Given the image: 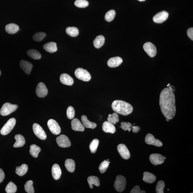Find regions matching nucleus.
<instances>
[{
    "instance_id": "obj_46",
    "label": "nucleus",
    "mask_w": 193,
    "mask_h": 193,
    "mask_svg": "<svg viewBox=\"0 0 193 193\" xmlns=\"http://www.w3.org/2000/svg\"><path fill=\"white\" fill-rule=\"evenodd\" d=\"M187 34L191 40H193V28L192 27L188 29L187 31Z\"/></svg>"
},
{
    "instance_id": "obj_38",
    "label": "nucleus",
    "mask_w": 193,
    "mask_h": 193,
    "mask_svg": "<svg viewBox=\"0 0 193 193\" xmlns=\"http://www.w3.org/2000/svg\"><path fill=\"white\" fill-rule=\"evenodd\" d=\"M33 182L32 180H29L26 182L24 185V189L28 193H34V190L33 188Z\"/></svg>"
},
{
    "instance_id": "obj_19",
    "label": "nucleus",
    "mask_w": 193,
    "mask_h": 193,
    "mask_svg": "<svg viewBox=\"0 0 193 193\" xmlns=\"http://www.w3.org/2000/svg\"><path fill=\"white\" fill-rule=\"evenodd\" d=\"M123 62L122 59L119 57H112L108 61L107 65L109 67L111 68L118 67Z\"/></svg>"
},
{
    "instance_id": "obj_3",
    "label": "nucleus",
    "mask_w": 193,
    "mask_h": 193,
    "mask_svg": "<svg viewBox=\"0 0 193 193\" xmlns=\"http://www.w3.org/2000/svg\"><path fill=\"white\" fill-rule=\"evenodd\" d=\"M126 180L125 177L121 175L117 176L116 180L114 183L115 189L119 192H122L126 188Z\"/></svg>"
},
{
    "instance_id": "obj_48",
    "label": "nucleus",
    "mask_w": 193,
    "mask_h": 193,
    "mask_svg": "<svg viewBox=\"0 0 193 193\" xmlns=\"http://www.w3.org/2000/svg\"><path fill=\"white\" fill-rule=\"evenodd\" d=\"M169 88L170 89L172 90V91H175V88L174 87V86H169Z\"/></svg>"
},
{
    "instance_id": "obj_42",
    "label": "nucleus",
    "mask_w": 193,
    "mask_h": 193,
    "mask_svg": "<svg viewBox=\"0 0 193 193\" xmlns=\"http://www.w3.org/2000/svg\"><path fill=\"white\" fill-rule=\"evenodd\" d=\"M110 163V161H107L105 160H104V162H102L100 164L99 167V170L100 173L103 174L106 171L109 167Z\"/></svg>"
},
{
    "instance_id": "obj_39",
    "label": "nucleus",
    "mask_w": 193,
    "mask_h": 193,
    "mask_svg": "<svg viewBox=\"0 0 193 193\" xmlns=\"http://www.w3.org/2000/svg\"><path fill=\"white\" fill-rule=\"evenodd\" d=\"M116 12L114 10H111L106 13L105 19L107 21L110 22L112 21L115 17Z\"/></svg>"
},
{
    "instance_id": "obj_22",
    "label": "nucleus",
    "mask_w": 193,
    "mask_h": 193,
    "mask_svg": "<svg viewBox=\"0 0 193 193\" xmlns=\"http://www.w3.org/2000/svg\"><path fill=\"white\" fill-rule=\"evenodd\" d=\"M52 173L53 177L54 180H58L60 178L61 174V171L58 164H54L53 166Z\"/></svg>"
},
{
    "instance_id": "obj_51",
    "label": "nucleus",
    "mask_w": 193,
    "mask_h": 193,
    "mask_svg": "<svg viewBox=\"0 0 193 193\" xmlns=\"http://www.w3.org/2000/svg\"><path fill=\"white\" fill-rule=\"evenodd\" d=\"M1 71H0V75H1Z\"/></svg>"
},
{
    "instance_id": "obj_12",
    "label": "nucleus",
    "mask_w": 193,
    "mask_h": 193,
    "mask_svg": "<svg viewBox=\"0 0 193 193\" xmlns=\"http://www.w3.org/2000/svg\"><path fill=\"white\" fill-rule=\"evenodd\" d=\"M146 143L149 145H153L154 146L160 147L163 145V143L159 139H155L153 135L150 133H149L146 136L145 139Z\"/></svg>"
},
{
    "instance_id": "obj_43",
    "label": "nucleus",
    "mask_w": 193,
    "mask_h": 193,
    "mask_svg": "<svg viewBox=\"0 0 193 193\" xmlns=\"http://www.w3.org/2000/svg\"><path fill=\"white\" fill-rule=\"evenodd\" d=\"M75 5L78 7L84 8L89 5V3L87 0H76L75 2Z\"/></svg>"
},
{
    "instance_id": "obj_24",
    "label": "nucleus",
    "mask_w": 193,
    "mask_h": 193,
    "mask_svg": "<svg viewBox=\"0 0 193 193\" xmlns=\"http://www.w3.org/2000/svg\"><path fill=\"white\" fill-rule=\"evenodd\" d=\"M44 50L47 52L53 53L56 52L57 51L56 43L54 42H50L44 44Z\"/></svg>"
},
{
    "instance_id": "obj_44",
    "label": "nucleus",
    "mask_w": 193,
    "mask_h": 193,
    "mask_svg": "<svg viewBox=\"0 0 193 193\" xmlns=\"http://www.w3.org/2000/svg\"><path fill=\"white\" fill-rule=\"evenodd\" d=\"M75 110L73 107L69 106L68 108L67 111V115L68 118L72 119L75 116Z\"/></svg>"
},
{
    "instance_id": "obj_27",
    "label": "nucleus",
    "mask_w": 193,
    "mask_h": 193,
    "mask_svg": "<svg viewBox=\"0 0 193 193\" xmlns=\"http://www.w3.org/2000/svg\"><path fill=\"white\" fill-rule=\"evenodd\" d=\"M81 120L83 126L86 128L94 129L96 127V123L90 121L88 120L87 117L85 115L82 116Z\"/></svg>"
},
{
    "instance_id": "obj_25",
    "label": "nucleus",
    "mask_w": 193,
    "mask_h": 193,
    "mask_svg": "<svg viewBox=\"0 0 193 193\" xmlns=\"http://www.w3.org/2000/svg\"><path fill=\"white\" fill-rule=\"evenodd\" d=\"M16 142L13 145L15 148L22 147L24 146L26 143L25 139L22 135L20 134L16 135L15 136Z\"/></svg>"
},
{
    "instance_id": "obj_2",
    "label": "nucleus",
    "mask_w": 193,
    "mask_h": 193,
    "mask_svg": "<svg viewBox=\"0 0 193 193\" xmlns=\"http://www.w3.org/2000/svg\"><path fill=\"white\" fill-rule=\"evenodd\" d=\"M112 107L115 112L127 116L132 113L133 108L130 104L121 100H115L112 103Z\"/></svg>"
},
{
    "instance_id": "obj_33",
    "label": "nucleus",
    "mask_w": 193,
    "mask_h": 193,
    "mask_svg": "<svg viewBox=\"0 0 193 193\" xmlns=\"http://www.w3.org/2000/svg\"><path fill=\"white\" fill-rule=\"evenodd\" d=\"M28 55L33 59L38 60L41 58V55L37 51L34 49H32L28 51Z\"/></svg>"
},
{
    "instance_id": "obj_16",
    "label": "nucleus",
    "mask_w": 193,
    "mask_h": 193,
    "mask_svg": "<svg viewBox=\"0 0 193 193\" xmlns=\"http://www.w3.org/2000/svg\"><path fill=\"white\" fill-rule=\"evenodd\" d=\"M121 126H120L123 130L125 131L128 130L130 132L132 130L133 133H138L141 130L140 127L137 126H132V125L130 122H122L121 123Z\"/></svg>"
},
{
    "instance_id": "obj_15",
    "label": "nucleus",
    "mask_w": 193,
    "mask_h": 193,
    "mask_svg": "<svg viewBox=\"0 0 193 193\" xmlns=\"http://www.w3.org/2000/svg\"><path fill=\"white\" fill-rule=\"evenodd\" d=\"M169 14L167 12L163 11L159 12L154 16L153 21L157 23H162L167 19Z\"/></svg>"
},
{
    "instance_id": "obj_45",
    "label": "nucleus",
    "mask_w": 193,
    "mask_h": 193,
    "mask_svg": "<svg viewBox=\"0 0 193 193\" xmlns=\"http://www.w3.org/2000/svg\"><path fill=\"white\" fill-rule=\"evenodd\" d=\"M131 193H145L144 190H141V189L139 186H136L132 188L130 192Z\"/></svg>"
},
{
    "instance_id": "obj_17",
    "label": "nucleus",
    "mask_w": 193,
    "mask_h": 193,
    "mask_svg": "<svg viewBox=\"0 0 193 193\" xmlns=\"http://www.w3.org/2000/svg\"><path fill=\"white\" fill-rule=\"evenodd\" d=\"M19 65L21 68L24 72L30 75L33 68L32 64L29 61L22 60L20 61Z\"/></svg>"
},
{
    "instance_id": "obj_49",
    "label": "nucleus",
    "mask_w": 193,
    "mask_h": 193,
    "mask_svg": "<svg viewBox=\"0 0 193 193\" xmlns=\"http://www.w3.org/2000/svg\"><path fill=\"white\" fill-rule=\"evenodd\" d=\"M138 1L140 2H143L146 1V0H138Z\"/></svg>"
},
{
    "instance_id": "obj_5",
    "label": "nucleus",
    "mask_w": 193,
    "mask_h": 193,
    "mask_svg": "<svg viewBox=\"0 0 193 193\" xmlns=\"http://www.w3.org/2000/svg\"><path fill=\"white\" fill-rule=\"evenodd\" d=\"M75 74L78 79L83 81H89L91 79V75L89 72L81 68L76 69Z\"/></svg>"
},
{
    "instance_id": "obj_37",
    "label": "nucleus",
    "mask_w": 193,
    "mask_h": 193,
    "mask_svg": "<svg viewBox=\"0 0 193 193\" xmlns=\"http://www.w3.org/2000/svg\"><path fill=\"white\" fill-rule=\"evenodd\" d=\"M99 144V141L97 139H93L90 143L89 149L92 153H96Z\"/></svg>"
},
{
    "instance_id": "obj_34",
    "label": "nucleus",
    "mask_w": 193,
    "mask_h": 193,
    "mask_svg": "<svg viewBox=\"0 0 193 193\" xmlns=\"http://www.w3.org/2000/svg\"><path fill=\"white\" fill-rule=\"evenodd\" d=\"M67 33L69 36L75 37L78 36L79 32L78 29L75 27H68L66 30Z\"/></svg>"
},
{
    "instance_id": "obj_21",
    "label": "nucleus",
    "mask_w": 193,
    "mask_h": 193,
    "mask_svg": "<svg viewBox=\"0 0 193 193\" xmlns=\"http://www.w3.org/2000/svg\"><path fill=\"white\" fill-rule=\"evenodd\" d=\"M102 129L104 132L113 134L116 132V128L114 124L108 121H105L102 125Z\"/></svg>"
},
{
    "instance_id": "obj_36",
    "label": "nucleus",
    "mask_w": 193,
    "mask_h": 193,
    "mask_svg": "<svg viewBox=\"0 0 193 193\" xmlns=\"http://www.w3.org/2000/svg\"><path fill=\"white\" fill-rule=\"evenodd\" d=\"M107 120L108 121L113 124L115 125L119 121V116L116 113H114L112 114H109Z\"/></svg>"
},
{
    "instance_id": "obj_29",
    "label": "nucleus",
    "mask_w": 193,
    "mask_h": 193,
    "mask_svg": "<svg viewBox=\"0 0 193 193\" xmlns=\"http://www.w3.org/2000/svg\"><path fill=\"white\" fill-rule=\"evenodd\" d=\"M87 181L91 189L93 188V184L97 187L100 185V180L97 177L90 176L88 178Z\"/></svg>"
},
{
    "instance_id": "obj_41",
    "label": "nucleus",
    "mask_w": 193,
    "mask_h": 193,
    "mask_svg": "<svg viewBox=\"0 0 193 193\" xmlns=\"http://www.w3.org/2000/svg\"><path fill=\"white\" fill-rule=\"evenodd\" d=\"M165 187V183L163 181H160L156 186V191L157 193H163V189Z\"/></svg>"
},
{
    "instance_id": "obj_20",
    "label": "nucleus",
    "mask_w": 193,
    "mask_h": 193,
    "mask_svg": "<svg viewBox=\"0 0 193 193\" xmlns=\"http://www.w3.org/2000/svg\"><path fill=\"white\" fill-rule=\"evenodd\" d=\"M60 81L61 83L67 86H72L74 83L73 78L66 73H63L60 76Z\"/></svg>"
},
{
    "instance_id": "obj_10",
    "label": "nucleus",
    "mask_w": 193,
    "mask_h": 193,
    "mask_svg": "<svg viewBox=\"0 0 193 193\" xmlns=\"http://www.w3.org/2000/svg\"><path fill=\"white\" fill-rule=\"evenodd\" d=\"M33 129L35 135L38 138L42 140H45L46 139V133L40 125L36 123L34 124L33 126Z\"/></svg>"
},
{
    "instance_id": "obj_1",
    "label": "nucleus",
    "mask_w": 193,
    "mask_h": 193,
    "mask_svg": "<svg viewBox=\"0 0 193 193\" xmlns=\"http://www.w3.org/2000/svg\"><path fill=\"white\" fill-rule=\"evenodd\" d=\"M160 106L162 113L166 118L170 120L174 118L176 112L175 96L169 88H164L160 94Z\"/></svg>"
},
{
    "instance_id": "obj_31",
    "label": "nucleus",
    "mask_w": 193,
    "mask_h": 193,
    "mask_svg": "<svg viewBox=\"0 0 193 193\" xmlns=\"http://www.w3.org/2000/svg\"><path fill=\"white\" fill-rule=\"evenodd\" d=\"M28 170V166L25 164L20 166V167H16V173L18 175L22 176L25 175L27 172Z\"/></svg>"
},
{
    "instance_id": "obj_11",
    "label": "nucleus",
    "mask_w": 193,
    "mask_h": 193,
    "mask_svg": "<svg viewBox=\"0 0 193 193\" xmlns=\"http://www.w3.org/2000/svg\"><path fill=\"white\" fill-rule=\"evenodd\" d=\"M56 141L59 146L62 148L69 147L71 145V141L68 137L64 135L57 137Z\"/></svg>"
},
{
    "instance_id": "obj_23",
    "label": "nucleus",
    "mask_w": 193,
    "mask_h": 193,
    "mask_svg": "<svg viewBox=\"0 0 193 193\" xmlns=\"http://www.w3.org/2000/svg\"><path fill=\"white\" fill-rule=\"evenodd\" d=\"M156 179V176L153 174L148 172H145L143 173V180L144 181L149 184L154 182Z\"/></svg>"
},
{
    "instance_id": "obj_52",
    "label": "nucleus",
    "mask_w": 193,
    "mask_h": 193,
    "mask_svg": "<svg viewBox=\"0 0 193 193\" xmlns=\"http://www.w3.org/2000/svg\"><path fill=\"white\" fill-rule=\"evenodd\" d=\"M170 85V84H168V85L167 86V87H168V86H169Z\"/></svg>"
},
{
    "instance_id": "obj_6",
    "label": "nucleus",
    "mask_w": 193,
    "mask_h": 193,
    "mask_svg": "<svg viewBox=\"0 0 193 193\" xmlns=\"http://www.w3.org/2000/svg\"><path fill=\"white\" fill-rule=\"evenodd\" d=\"M16 120L14 118H11L8 121L6 124L2 128L1 133L3 135H6L11 132L16 124Z\"/></svg>"
},
{
    "instance_id": "obj_53",
    "label": "nucleus",
    "mask_w": 193,
    "mask_h": 193,
    "mask_svg": "<svg viewBox=\"0 0 193 193\" xmlns=\"http://www.w3.org/2000/svg\"><path fill=\"white\" fill-rule=\"evenodd\" d=\"M107 161H109V160H107Z\"/></svg>"
},
{
    "instance_id": "obj_4",
    "label": "nucleus",
    "mask_w": 193,
    "mask_h": 193,
    "mask_svg": "<svg viewBox=\"0 0 193 193\" xmlns=\"http://www.w3.org/2000/svg\"><path fill=\"white\" fill-rule=\"evenodd\" d=\"M18 108L17 104H12L9 103L4 104L0 110V114L3 116L9 115L15 111Z\"/></svg>"
},
{
    "instance_id": "obj_14",
    "label": "nucleus",
    "mask_w": 193,
    "mask_h": 193,
    "mask_svg": "<svg viewBox=\"0 0 193 193\" xmlns=\"http://www.w3.org/2000/svg\"><path fill=\"white\" fill-rule=\"evenodd\" d=\"M48 93V89L45 84L43 82L39 83L36 89L37 96L39 97L44 98L47 95Z\"/></svg>"
},
{
    "instance_id": "obj_26",
    "label": "nucleus",
    "mask_w": 193,
    "mask_h": 193,
    "mask_svg": "<svg viewBox=\"0 0 193 193\" xmlns=\"http://www.w3.org/2000/svg\"><path fill=\"white\" fill-rule=\"evenodd\" d=\"M6 32L10 34H14L16 33L19 30V26L17 24L11 23L7 24L5 27Z\"/></svg>"
},
{
    "instance_id": "obj_40",
    "label": "nucleus",
    "mask_w": 193,
    "mask_h": 193,
    "mask_svg": "<svg viewBox=\"0 0 193 193\" xmlns=\"http://www.w3.org/2000/svg\"><path fill=\"white\" fill-rule=\"evenodd\" d=\"M46 36V34L44 32H37L34 35L33 38L35 41L40 42L44 40Z\"/></svg>"
},
{
    "instance_id": "obj_8",
    "label": "nucleus",
    "mask_w": 193,
    "mask_h": 193,
    "mask_svg": "<svg viewBox=\"0 0 193 193\" xmlns=\"http://www.w3.org/2000/svg\"><path fill=\"white\" fill-rule=\"evenodd\" d=\"M166 157L160 154H152L149 156V160L154 165L157 166L163 164Z\"/></svg>"
},
{
    "instance_id": "obj_54",
    "label": "nucleus",
    "mask_w": 193,
    "mask_h": 193,
    "mask_svg": "<svg viewBox=\"0 0 193 193\" xmlns=\"http://www.w3.org/2000/svg\"><path fill=\"white\" fill-rule=\"evenodd\" d=\"M167 190L168 191V190H169V189H168Z\"/></svg>"
},
{
    "instance_id": "obj_28",
    "label": "nucleus",
    "mask_w": 193,
    "mask_h": 193,
    "mask_svg": "<svg viewBox=\"0 0 193 193\" xmlns=\"http://www.w3.org/2000/svg\"><path fill=\"white\" fill-rule=\"evenodd\" d=\"M105 42V38L103 36L100 35L96 37L93 41L94 47L96 48H100L101 47Z\"/></svg>"
},
{
    "instance_id": "obj_7",
    "label": "nucleus",
    "mask_w": 193,
    "mask_h": 193,
    "mask_svg": "<svg viewBox=\"0 0 193 193\" xmlns=\"http://www.w3.org/2000/svg\"><path fill=\"white\" fill-rule=\"evenodd\" d=\"M48 128L53 134L58 135L61 133V129L58 123L53 119L49 120L47 123Z\"/></svg>"
},
{
    "instance_id": "obj_30",
    "label": "nucleus",
    "mask_w": 193,
    "mask_h": 193,
    "mask_svg": "<svg viewBox=\"0 0 193 193\" xmlns=\"http://www.w3.org/2000/svg\"><path fill=\"white\" fill-rule=\"evenodd\" d=\"M65 166L68 171L71 172H74L75 168V163L72 159H67L65 160Z\"/></svg>"
},
{
    "instance_id": "obj_9",
    "label": "nucleus",
    "mask_w": 193,
    "mask_h": 193,
    "mask_svg": "<svg viewBox=\"0 0 193 193\" xmlns=\"http://www.w3.org/2000/svg\"><path fill=\"white\" fill-rule=\"evenodd\" d=\"M143 48L144 50L149 56L153 57L156 55V48L152 43L149 42L145 43L143 45Z\"/></svg>"
},
{
    "instance_id": "obj_18",
    "label": "nucleus",
    "mask_w": 193,
    "mask_h": 193,
    "mask_svg": "<svg viewBox=\"0 0 193 193\" xmlns=\"http://www.w3.org/2000/svg\"><path fill=\"white\" fill-rule=\"evenodd\" d=\"M72 128L75 131L83 132L85 130V127L80 121L77 118H74L71 122Z\"/></svg>"
},
{
    "instance_id": "obj_13",
    "label": "nucleus",
    "mask_w": 193,
    "mask_h": 193,
    "mask_svg": "<svg viewBox=\"0 0 193 193\" xmlns=\"http://www.w3.org/2000/svg\"><path fill=\"white\" fill-rule=\"evenodd\" d=\"M118 151L121 157L125 160H128L130 157V153L126 146L120 144L117 147Z\"/></svg>"
},
{
    "instance_id": "obj_32",
    "label": "nucleus",
    "mask_w": 193,
    "mask_h": 193,
    "mask_svg": "<svg viewBox=\"0 0 193 193\" xmlns=\"http://www.w3.org/2000/svg\"><path fill=\"white\" fill-rule=\"evenodd\" d=\"M41 149L37 146L36 145H32L30 146V153L33 157L34 158L37 157Z\"/></svg>"
},
{
    "instance_id": "obj_47",
    "label": "nucleus",
    "mask_w": 193,
    "mask_h": 193,
    "mask_svg": "<svg viewBox=\"0 0 193 193\" xmlns=\"http://www.w3.org/2000/svg\"><path fill=\"white\" fill-rule=\"evenodd\" d=\"M5 177V174L3 170L0 168V184L3 181Z\"/></svg>"
},
{
    "instance_id": "obj_35",
    "label": "nucleus",
    "mask_w": 193,
    "mask_h": 193,
    "mask_svg": "<svg viewBox=\"0 0 193 193\" xmlns=\"http://www.w3.org/2000/svg\"><path fill=\"white\" fill-rule=\"evenodd\" d=\"M17 187L13 182H10L5 188V191L7 193H14L17 191Z\"/></svg>"
},
{
    "instance_id": "obj_50",
    "label": "nucleus",
    "mask_w": 193,
    "mask_h": 193,
    "mask_svg": "<svg viewBox=\"0 0 193 193\" xmlns=\"http://www.w3.org/2000/svg\"><path fill=\"white\" fill-rule=\"evenodd\" d=\"M166 121H167V122H168V121H169V119H167V118H166Z\"/></svg>"
}]
</instances>
